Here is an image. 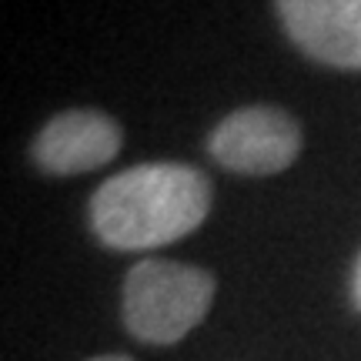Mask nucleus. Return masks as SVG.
Returning <instances> with one entry per match:
<instances>
[{
  "label": "nucleus",
  "mask_w": 361,
  "mask_h": 361,
  "mask_svg": "<svg viewBox=\"0 0 361 361\" xmlns=\"http://www.w3.org/2000/svg\"><path fill=\"white\" fill-rule=\"evenodd\" d=\"M124 147V130L111 114L74 107L51 117L30 141V161L44 174L71 178L111 164Z\"/></svg>",
  "instance_id": "obj_4"
},
{
  "label": "nucleus",
  "mask_w": 361,
  "mask_h": 361,
  "mask_svg": "<svg viewBox=\"0 0 361 361\" xmlns=\"http://www.w3.org/2000/svg\"><path fill=\"white\" fill-rule=\"evenodd\" d=\"M90 361H130L128 355H101V358H90Z\"/></svg>",
  "instance_id": "obj_7"
},
{
  "label": "nucleus",
  "mask_w": 361,
  "mask_h": 361,
  "mask_svg": "<svg viewBox=\"0 0 361 361\" xmlns=\"http://www.w3.org/2000/svg\"><path fill=\"white\" fill-rule=\"evenodd\" d=\"M211 180L188 164H137L104 180L90 197V231L114 251L174 245L204 224Z\"/></svg>",
  "instance_id": "obj_1"
},
{
  "label": "nucleus",
  "mask_w": 361,
  "mask_h": 361,
  "mask_svg": "<svg viewBox=\"0 0 361 361\" xmlns=\"http://www.w3.org/2000/svg\"><path fill=\"white\" fill-rule=\"evenodd\" d=\"M214 274L194 264L147 258L128 271L124 324L144 345H178L207 318Z\"/></svg>",
  "instance_id": "obj_2"
},
{
  "label": "nucleus",
  "mask_w": 361,
  "mask_h": 361,
  "mask_svg": "<svg viewBox=\"0 0 361 361\" xmlns=\"http://www.w3.org/2000/svg\"><path fill=\"white\" fill-rule=\"evenodd\" d=\"M351 301L361 311V255H358V264H355V278H351Z\"/></svg>",
  "instance_id": "obj_6"
},
{
  "label": "nucleus",
  "mask_w": 361,
  "mask_h": 361,
  "mask_svg": "<svg viewBox=\"0 0 361 361\" xmlns=\"http://www.w3.org/2000/svg\"><path fill=\"white\" fill-rule=\"evenodd\" d=\"M298 51L338 71H361V0H274Z\"/></svg>",
  "instance_id": "obj_5"
},
{
  "label": "nucleus",
  "mask_w": 361,
  "mask_h": 361,
  "mask_svg": "<svg viewBox=\"0 0 361 361\" xmlns=\"http://www.w3.org/2000/svg\"><path fill=\"white\" fill-rule=\"evenodd\" d=\"M301 124L284 107L247 104L221 121L207 137V151L221 168L247 178L281 174L301 154Z\"/></svg>",
  "instance_id": "obj_3"
}]
</instances>
